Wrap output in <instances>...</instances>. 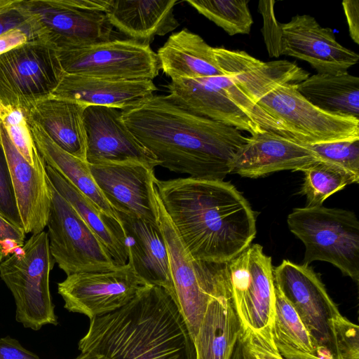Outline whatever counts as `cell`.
Here are the masks:
<instances>
[{
  "label": "cell",
  "mask_w": 359,
  "mask_h": 359,
  "mask_svg": "<svg viewBox=\"0 0 359 359\" xmlns=\"http://www.w3.org/2000/svg\"><path fill=\"white\" fill-rule=\"evenodd\" d=\"M122 118L159 166L194 179L224 180L248 138L233 126L189 111L169 95H154L122 110Z\"/></svg>",
  "instance_id": "obj_1"
},
{
  "label": "cell",
  "mask_w": 359,
  "mask_h": 359,
  "mask_svg": "<svg viewBox=\"0 0 359 359\" xmlns=\"http://www.w3.org/2000/svg\"><path fill=\"white\" fill-rule=\"evenodd\" d=\"M156 55L160 69L171 80L223 74L216 62L213 48L187 29L172 34Z\"/></svg>",
  "instance_id": "obj_24"
},
{
  "label": "cell",
  "mask_w": 359,
  "mask_h": 359,
  "mask_svg": "<svg viewBox=\"0 0 359 359\" xmlns=\"http://www.w3.org/2000/svg\"><path fill=\"white\" fill-rule=\"evenodd\" d=\"M241 331L232 292L212 299L194 339L196 359H229Z\"/></svg>",
  "instance_id": "obj_26"
},
{
  "label": "cell",
  "mask_w": 359,
  "mask_h": 359,
  "mask_svg": "<svg viewBox=\"0 0 359 359\" xmlns=\"http://www.w3.org/2000/svg\"><path fill=\"white\" fill-rule=\"evenodd\" d=\"M65 74L118 81L153 80L159 72L156 53L133 39H111L83 48L58 50Z\"/></svg>",
  "instance_id": "obj_10"
},
{
  "label": "cell",
  "mask_w": 359,
  "mask_h": 359,
  "mask_svg": "<svg viewBox=\"0 0 359 359\" xmlns=\"http://www.w3.org/2000/svg\"><path fill=\"white\" fill-rule=\"evenodd\" d=\"M47 176L55 189L78 212L98 237L116 266L128 263L126 237L118 219L98 208L56 170L46 164Z\"/></svg>",
  "instance_id": "obj_25"
},
{
  "label": "cell",
  "mask_w": 359,
  "mask_h": 359,
  "mask_svg": "<svg viewBox=\"0 0 359 359\" xmlns=\"http://www.w3.org/2000/svg\"><path fill=\"white\" fill-rule=\"evenodd\" d=\"M157 90L151 80L118 81L65 74L50 97L88 106L126 110L135 107Z\"/></svg>",
  "instance_id": "obj_20"
},
{
  "label": "cell",
  "mask_w": 359,
  "mask_h": 359,
  "mask_svg": "<svg viewBox=\"0 0 359 359\" xmlns=\"http://www.w3.org/2000/svg\"><path fill=\"white\" fill-rule=\"evenodd\" d=\"M115 212L126 237L128 263L145 284L165 289L176 302L168 248L159 226Z\"/></svg>",
  "instance_id": "obj_18"
},
{
  "label": "cell",
  "mask_w": 359,
  "mask_h": 359,
  "mask_svg": "<svg viewBox=\"0 0 359 359\" xmlns=\"http://www.w3.org/2000/svg\"><path fill=\"white\" fill-rule=\"evenodd\" d=\"M287 223L305 245L304 264L329 262L358 284L359 221L353 212L323 205L294 208Z\"/></svg>",
  "instance_id": "obj_4"
},
{
  "label": "cell",
  "mask_w": 359,
  "mask_h": 359,
  "mask_svg": "<svg viewBox=\"0 0 359 359\" xmlns=\"http://www.w3.org/2000/svg\"><path fill=\"white\" fill-rule=\"evenodd\" d=\"M302 359H334L333 355L327 351H317V355L309 356Z\"/></svg>",
  "instance_id": "obj_43"
},
{
  "label": "cell",
  "mask_w": 359,
  "mask_h": 359,
  "mask_svg": "<svg viewBox=\"0 0 359 359\" xmlns=\"http://www.w3.org/2000/svg\"><path fill=\"white\" fill-rule=\"evenodd\" d=\"M65 74L58 50L31 41L0 55V105L27 113L52 95Z\"/></svg>",
  "instance_id": "obj_7"
},
{
  "label": "cell",
  "mask_w": 359,
  "mask_h": 359,
  "mask_svg": "<svg viewBox=\"0 0 359 359\" xmlns=\"http://www.w3.org/2000/svg\"><path fill=\"white\" fill-rule=\"evenodd\" d=\"M57 50L105 42L113 37V26L104 12L90 8L88 0H22Z\"/></svg>",
  "instance_id": "obj_12"
},
{
  "label": "cell",
  "mask_w": 359,
  "mask_h": 359,
  "mask_svg": "<svg viewBox=\"0 0 359 359\" xmlns=\"http://www.w3.org/2000/svg\"><path fill=\"white\" fill-rule=\"evenodd\" d=\"M348 32L352 40L359 44V1L344 0L342 1Z\"/></svg>",
  "instance_id": "obj_41"
},
{
  "label": "cell",
  "mask_w": 359,
  "mask_h": 359,
  "mask_svg": "<svg viewBox=\"0 0 359 359\" xmlns=\"http://www.w3.org/2000/svg\"><path fill=\"white\" fill-rule=\"evenodd\" d=\"M186 2L230 36L250 32L253 19L248 0H187Z\"/></svg>",
  "instance_id": "obj_32"
},
{
  "label": "cell",
  "mask_w": 359,
  "mask_h": 359,
  "mask_svg": "<svg viewBox=\"0 0 359 359\" xmlns=\"http://www.w3.org/2000/svg\"><path fill=\"white\" fill-rule=\"evenodd\" d=\"M334 359H359V329L341 313L330 323Z\"/></svg>",
  "instance_id": "obj_35"
},
{
  "label": "cell",
  "mask_w": 359,
  "mask_h": 359,
  "mask_svg": "<svg viewBox=\"0 0 359 359\" xmlns=\"http://www.w3.org/2000/svg\"><path fill=\"white\" fill-rule=\"evenodd\" d=\"M302 172L304 177L301 193L306 198L307 208L321 206L331 195L348 184L359 182V176L321 161L313 163Z\"/></svg>",
  "instance_id": "obj_30"
},
{
  "label": "cell",
  "mask_w": 359,
  "mask_h": 359,
  "mask_svg": "<svg viewBox=\"0 0 359 359\" xmlns=\"http://www.w3.org/2000/svg\"><path fill=\"white\" fill-rule=\"evenodd\" d=\"M147 284L129 263L114 269L73 273L57 284L64 307L90 320L116 311L132 301Z\"/></svg>",
  "instance_id": "obj_11"
},
{
  "label": "cell",
  "mask_w": 359,
  "mask_h": 359,
  "mask_svg": "<svg viewBox=\"0 0 359 359\" xmlns=\"http://www.w3.org/2000/svg\"><path fill=\"white\" fill-rule=\"evenodd\" d=\"M86 161L90 165L140 163L154 168L155 156L133 135L122 118V110L88 106L83 111Z\"/></svg>",
  "instance_id": "obj_14"
},
{
  "label": "cell",
  "mask_w": 359,
  "mask_h": 359,
  "mask_svg": "<svg viewBox=\"0 0 359 359\" xmlns=\"http://www.w3.org/2000/svg\"><path fill=\"white\" fill-rule=\"evenodd\" d=\"M50 189L47 233L50 251L58 267L69 276L118 266L98 237L50 182Z\"/></svg>",
  "instance_id": "obj_9"
},
{
  "label": "cell",
  "mask_w": 359,
  "mask_h": 359,
  "mask_svg": "<svg viewBox=\"0 0 359 359\" xmlns=\"http://www.w3.org/2000/svg\"><path fill=\"white\" fill-rule=\"evenodd\" d=\"M306 144L270 130L248 137L236 153L231 174L257 178L281 171H302L318 161Z\"/></svg>",
  "instance_id": "obj_17"
},
{
  "label": "cell",
  "mask_w": 359,
  "mask_h": 359,
  "mask_svg": "<svg viewBox=\"0 0 359 359\" xmlns=\"http://www.w3.org/2000/svg\"><path fill=\"white\" fill-rule=\"evenodd\" d=\"M0 145L6 156L25 233L36 234L47 225L51 202L46 170L30 165L18 151L0 123Z\"/></svg>",
  "instance_id": "obj_19"
},
{
  "label": "cell",
  "mask_w": 359,
  "mask_h": 359,
  "mask_svg": "<svg viewBox=\"0 0 359 359\" xmlns=\"http://www.w3.org/2000/svg\"><path fill=\"white\" fill-rule=\"evenodd\" d=\"M0 359H41L27 350L15 339L0 338Z\"/></svg>",
  "instance_id": "obj_40"
},
{
  "label": "cell",
  "mask_w": 359,
  "mask_h": 359,
  "mask_svg": "<svg viewBox=\"0 0 359 359\" xmlns=\"http://www.w3.org/2000/svg\"><path fill=\"white\" fill-rule=\"evenodd\" d=\"M275 306L272 339L278 351L288 359L317 355V346L296 310L274 285Z\"/></svg>",
  "instance_id": "obj_29"
},
{
  "label": "cell",
  "mask_w": 359,
  "mask_h": 359,
  "mask_svg": "<svg viewBox=\"0 0 359 359\" xmlns=\"http://www.w3.org/2000/svg\"><path fill=\"white\" fill-rule=\"evenodd\" d=\"M166 88L176 102L198 115L247 131L251 135L265 130L223 90L203 78L171 80Z\"/></svg>",
  "instance_id": "obj_21"
},
{
  "label": "cell",
  "mask_w": 359,
  "mask_h": 359,
  "mask_svg": "<svg viewBox=\"0 0 359 359\" xmlns=\"http://www.w3.org/2000/svg\"><path fill=\"white\" fill-rule=\"evenodd\" d=\"M310 103L329 114L359 119V78L348 72L316 74L295 83Z\"/></svg>",
  "instance_id": "obj_27"
},
{
  "label": "cell",
  "mask_w": 359,
  "mask_h": 359,
  "mask_svg": "<svg viewBox=\"0 0 359 359\" xmlns=\"http://www.w3.org/2000/svg\"><path fill=\"white\" fill-rule=\"evenodd\" d=\"M36 41H48L46 32L22 0L0 9V55Z\"/></svg>",
  "instance_id": "obj_31"
},
{
  "label": "cell",
  "mask_w": 359,
  "mask_h": 359,
  "mask_svg": "<svg viewBox=\"0 0 359 359\" xmlns=\"http://www.w3.org/2000/svg\"><path fill=\"white\" fill-rule=\"evenodd\" d=\"M75 359H97L95 355L89 352H81Z\"/></svg>",
  "instance_id": "obj_44"
},
{
  "label": "cell",
  "mask_w": 359,
  "mask_h": 359,
  "mask_svg": "<svg viewBox=\"0 0 359 359\" xmlns=\"http://www.w3.org/2000/svg\"><path fill=\"white\" fill-rule=\"evenodd\" d=\"M159 201L196 261L226 264L256 235L255 212L231 183L191 177L154 181Z\"/></svg>",
  "instance_id": "obj_2"
},
{
  "label": "cell",
  "mask_w": 359,
  "mask_h": 359,
  "mask_svg": "<svg viewBox=\"0 0 359 359\" xmlns=\"http://www.w3.org/2000/svg\"><path fill=\"white\" fill-rule=\"evenodd\" d=\"M54 262L44 231L0 262V278L14 297L16 320L25 327L57 324L49 287Z\"/></svg>",
  "instance_id": "obj_5"
},
{
  "label": "cell",
  "mask_w": 359,
  "mask_h": 359,
  "mask_svg": "<svg viewBox=\"0 0 359 359\" xmlns=\"http://www.w3.org/2000/svg\"><path fill=\"white\" fill-rule=\"evenodd\" d=\"M232 298L245 335L273 342L275 292L271 257L250 245L228 262Z\"/></svg>",
  "instance_id": "obj_8"
},
{
  "label": "cell",
  "mask_w": 359,
  "mask_h": 359,
  "mask_svg": "<svg viewBox=\"0 0 359 359\" xmlns=\"http://www.w3.org/2000/svg\"><path fill=\"white\" fill-rule=\"evenodd\" d=\"M13 0H0V9L11 3Z\"/></svg>",
  "instance_id": "obj_45"
},
{
  "label": "cell",
  "mask_w": 359,
  "mask_h": 359,
  "mask_svg": "<svg viewBox=\"0 0 359 359\" xmlns=\"http://www.w3.org/2000/svg\"><path fill=\"white\" fill-rule=\"evenodd\" d=\"M0 123L20 155L37 170H45L46 163L32 137L25 113L19 109L0 105Z\"/></svg>",
  "instance_id": "obj_33"
},
{
  "label": "cell",
  "mask_w": 359,
  "mask_h": 359,
  "mask_svg": "<svg viewBox=\"0 0 359 359\" xmlns=\"http://www.w3.org/2000/svg\"><path fill=\"white\" fill-rule=\"evenodd\" d=\"M94 181L115 211L159 226L154 168L140 163L90 165Z\"/></svg>",
  "instance_id": "obj_15"
},
{
  "label": "cell",
  "mask_w": 359,
  "mask_h": 359,
  "mask_svg": "<svg viewBox=\"0 0 359 359\" xmlns=\"http://www.w3.org/2000/svg\"><path fill=\"white\" fill-rule=\"evenodd\" d=\"M176 0H112L106 13L113 26L133 39L149 44L164 36L179 22L173 13Z\"/></svg>",
  "instance_id": "obj_22"
},
{
  "label": "cell",
  "mask_w": 359,
  "mask_h": 359,
  "mask_svg": "<svg viewBox=\"0 0 359 359\" xmlns=\"http://www.w3.org/2000/svg\"><path fill=\"white\" fill-rule=\"evenodd\" d=\"M36 147L46 164L74 185L98 208L117 218L91 175L89 164L60 149L36 125L27 121Z\"/></svg>",
  "instance_id": "obj_28"
},
{
  "label": "cell",
  "mask_w": 359,
  "mask_h": 359,
  "mask_svg": "<svg viewBox=\"0 0 359 359\" xmlns=\"http://www.w3.org/2000/svg\"><path fill=\"white\" fill-rule=\"evenodd\" d=\"M306 146L318 161L336 165L359 176V138Z\"/></svg>",
  "instance_id": "obj_34"
},
{
  "label": "cell",
  "mask_w": 359,
  "mask_h": 359,
  "mask_svg": "<svg viewBox=\"0 0 359 359\" xmlns=\"http://www.w3.org/2000/svg\"><path fill=\"white\" fill-rule=\"evenodd\" d=\"M273 274L274 285L293 306L318 350L334 356L330 323L340 312L319 276L308 265L285 259Z\"/></svg>",
  "instance_id": "obj_13"
},
{
  "label": "cell",
  "mask_w": 359,
  "mask_h": 359,
  "mask_svg": "<svg viewBox=\"0 0 359 359\" xmlns=\"http://www.w3.org/2000/svg\"><path fill=\"white\" fill-rule=\"evenodd\" d=\"M0 215L15 226L23 229L8 165L1 145Z\"/></svg>",
  "instance_id": "obj_36"
},
{
  "label": "cell",
  "mask_w": 359,
  "mask_h": 359,
  "mask_svg": "<svg viewBox=\"0 0 359 359\" xmlns=\"http://www.w3.org/2000/svg\"><path fill=\"white\" fill-rule=\"evenodd\" d=\"M245 337L248 346L256 359H288L278 351L273 342L266 341L257 336Z\"/></svg>",
  "instance_id": "obj_39"
},
{
  "label": "cell",
  "mask_w": 359,
  "mask_h": 359,
  "mask_svg": "<svg viewBox=\"0 0 359 359\" xmlns=\"http://www.w3.org/2000/svg\"><path fill=\"white\" fill-rule=\"evenodd\" d=\"M156 198L159 227L168 251L176 302L194 341L210 302L232 292L228 263L194 260L167 215L157 193Z\"/></svg>",
  "instance_id": "obj_6"
},
{
  "label": "cell",
  "mask_w": 359,
  "mask_h": 359,
  "mask_svg": "<svg viewBox=\"0 0 359 359\" xmlns=\"http://www.w3.org/2000/svg\"><path fill=\"white\" fill-rule=\"evenodd\" d=\"M79 349L97 359H196L176 302L165 289L149 285L120 309L90 320Z\"/></svg>",
  "instance_id": "obj_3"
},
{
  "label": "cell",
  "mask_w": 359,
  "mask_h": 359,
  "mask_svg": "<svg viewBox=\"0 0 359 359\" xmlns=\"http://www.w3.org/2000/svg\"><path fill=\"white\" fill-rule=\"evenodd\" d=\"M281 28V55L306 61L318 74L346 73L358 62L359 55L338 43L332 29L309 15L297 14Z\"/></svg>",
  "instance_id": "obj_16"
},
{
  "label": "cell",
  "mask_w": 359,
  "mask_h": 359,
  "mask_svg": "<svg viewBox=\"0 0 359 359\" xmlns=\"http://www.w3.org/2000/svg\"><path fill=\"white\" fill-rule=\"evenodd\" d=\"M79 103L49 97L25 113L27 121L39 126L67 153L86 161V138L83 111Z\"/></svg>",
  "instance_id": "obj_23"
},
{
  "label": "cell",
  "mask_w": 359,
  "mask_h": 359,
  "mask_svg": "<svg viewBox=\"0 0 359 359\" xmlns=\"http://www.w3.org/2000/svg\"><path fill=\"white\" fill-rule=\"evenodd\" d=\"M25 234L0 215V262L24 245Z\"/></svg>",
  "instance_id": "obj_38"
},
{
  "label": "cell",
  "mask_w": 359,
  "mask_h": 359,
  "mask_svg": "<svg viewBox=\"0 0 359 359\" xmlns=\"http://www.w3.org/2000/svg\"><path fill=\"white\" fill-rule=\"evenodd\" d=\"M274 4L272 0H261L258 8L263 18L262 32L269 55L278 57L281 55L282 28L275 15Z\"/></svg>",
  "instance_id": "obj_37"
},
{
  "label": "cell",
  "mask_w": 359,
  "mask_h": 359,
  "mask_svg": "<svg viewBox=\"0 0 359 359\" xmlns=\"http://www.w3.org/2000/svg\"><path fill=\"white\" fill-rule=\"evenodd\" d=\"M229 359H256L250 352L242 333H240L235 342Z\"/></svg>",
  "instance_id": "obj_42"
}]
</instances>
